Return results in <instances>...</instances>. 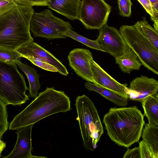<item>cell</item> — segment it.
I'll return each mask as SVG.
<instances>
[{
	"label": "cell",
	"mask_w": 158,
	"mask_h": 158,
	"mask_svg": "<svg viewBox=\"0 0 158 158\" xmlns=\"http://www.w3.org/2000/svg\"><path fill=\"white\" fill-rule=\"evenodd\" d=\"M103 123L112 141L126 148L139 140L145 124L144 115L136 106L110 108Z\"/></svg>",
	"instance_id": "obj_1"
},
{
	"label": "cell",
	"mask_w": 158,
	"mask_h": 158,
	"mask_svg": "<svg viewBox=\"0 0 158 158\" xmlns=\"http://www.w3.org/2000/svg\"><path fill=\"white\" fill-rule=\"evenodd\" d=\"M69 98L64 91L47 87L32 102L15 115L9 126L10 130H18L34 124L47 117L71 110Z\"/></svg>",
	"instance_id": "obj_2"
},
{
	"label": "cell",
	"mask_w": 158,
	"mask_h": 158,
	"mask_svg": "<svg viewBox=\"0 0 158 158\" xmlns=\"http://www.w3.org/2000/svg\"><path fill=\"white\" fill-rule=\"evenodd\" d=\"M34 13L32 7L18 4L0 17V48L15 51L33 41L30 25Z\"/></svg>",
	"instance_id": "obj_3"
},
{
	"label": "cell",
	"mask_w": 158,
	"mask_h": 158,
	"mask_svg": "<svg viewBox=\"0 0 158 158\" xmlns=\"http://www.w3.org/2000/svg\"><path fill=\"white\" fill-rule=\"evenodd\" d=\"M84 147L94 151L104 130L97 109L85 95L77 96L75 104Z\"/></svg>",
	"instance_id": "obj_4"
},
{
	"label": "cell",
	"mask_w": 158,
	"mask_h": 158,
	"mask_svg": "<svg viewBox=\"0 0 158 158\" xmlns=\"http://www.w3.org/2000/svg\"><path fill=\"white\" fill-rule=\"evenodd\" d=\"M29 90L17 65L0 61V99L6 105L21 106L29 99Z\"/></svg>",
	"instance_id": "obj_5"
},
{
	"label": "cell",
	"mask_w": 158,
	"mask_h": 158,
	"mask_svg": "<svg viewBox=\"0 0 158 158\" xmlns=\"http://www.w3.org/2000/svg\"><path fill=\"white\" fill-rule=\"evenodd\" d=\"M119 31L131 49L145 68L158 75V49L134 25H123Z\"/></svg>",
	"instance_id": "obj_6"
},
{
	"label": "cell",
	"mask_w": 158,
	"mask_h": 158,
	"mask_svg": "<svg viewBox=\"0 0 158 158\" xmlns=\"http://www.w3.org/2000/svg\"><path fill=\"white\" fill-rule=\"evenodd\" d=\"M72 28L69 22L56 16L48 9L34 12L30 22V30L34 36L48 39H65L66 37L63 33Z\"/></svg>",
	"instance_id": "obj_7"
},
{
	"label": "cell",
	"mask_w": 158,
	"mask_h": 158,
	"mask_svg": "<svg viewBox=\"0 0 158 158\" xmlns=\"http://www.w3.org/2000/svg\"><path fill=\"white\" fill-rule=\"evenodd\" d=\"M79 20L87 29H100L106 23L111 7L104 0H81Z\"/></svg>",
	"instance_id": "obj_8"
},
{
	"label": "cell",
	"mask_w": 158,
	"mask_h": 158,
	"mask_svg": "<svg viewBox=\"0 0 158 158\" xmlns=\"http://www.w3.org/2000/svg\"><path fill=\"white\" fill-rule=\"evenodd\" d=\"M95 40L103 47L105 52L115 58L122 56L131 50L119 31L106 23L100 29Z\"/></svg>",
	"instance_id": "obj_9"
},
{
	"label": "cell",
	"mask_w": 158,
	"mask_h": 158,
	"mask_svg": "<svg viewBox=\"0 0 158 158\" xmlns=\"http://www.w3.org/2000/svg\"><path fill=\"white\" fill-rule=\"evenodd\" d=\"M69 65L78 76L89 82L96 84L93 78L90 62L93 60L90 51L84 48L72 50L68 55Z\"/></svg>",
	"instance_id": "obj_10"
},
{
	"label": "cell",
	"mask_w": 158,
	"mask_h": 158,
	"mask_svg": "<svg viewBox=\"0 0 158 158\" xmlns=\"http://www.w3.org/2000/svg\"><path fill=\"white\" fill-rule=\"evenodd\" d=\"M16 51L21 57H36L51 64L58 70L63 75L67 76L69 73L65 67L56 58L47 50L33 41L24 44Z\"/></svg>",
	"instance_id": "obj_11"
},
{
	"label": "cell",
	"mask_w": 158,
	"mask_h": 158,
	"mask_svg": "<svg viewBox=\"0 0 158 158\" xmlns=\"http://www.w3.org/2000/svg\"><path fill=\"white\" fill-rule=\"evenodd\" d=\"M126 91L128 99L141 102L148 96L158 93V81L154 78L142 75L130 82Z\"/></svg>",
	"instance_id": "obj_12"
},
{
	"label": "cell",
	"mask_w": 158,
	"mask_h": 158,
	"mask_svg": "<svg viewBox=\"0 0 158 158\" xmlns=\"http://www.w3.org/2000/svg\"><path fill=\"white\" fill-rule=\"evenodd\" d=\"M94 80L96 84L108 89L118 95L129 99L127 84H121L113 78L93 60L90 62Z\"/></svg>",
	"instance_id": "obj_13"
},
{
	"label": "cell",
	"mask_w": 158,
	"mask_h": 158,
	"mask_svg": "<svg viewBox=\"0 0 158 158\" xmlns=\"http://www.w3.org/2000/svg\"><path fill=\"white\" fill-rule=\"evenodd\" d=\"M31 124L19 129L16 133L17 139L15 146L12 151L4 158H45V157L33 155L31 152L32 146L31 135L33 126Z\"/></svg>",
	"instance_id": "obj_14"
},
{
	"label": "cell",
	"mask_w": 158,
	"mask_h": 158,
	"mask_svg": "<svg viewBox=\"0 0 158 158\" xmlns=\"http://www.w3.org/2000/svg\"><path fill=\"white\" fill-rule=\"evenodd\" d=\"M81 0H49L48 7L71 20L78 19Z\"/></svg>",
	"instance_id": "obj_15"
},
{
	"label": "cell",
	"mask_w": 158,
	"mask_h": 158,
	"mask_svg": "<svg viewBox=\"0 0 158 158\" xmlns=\"http://www.w3.org/2000/svg\"><path fill=\"white\" fill-rule=\"evenodd\" d=\"M85 87L90 91H95L116 105L124 107L128 104V99L118 95L112 91L99 85L89 81L85 84Z\"/></svg>",
	"instance_id": "obj_16"
},
{
	"label": "cell",
	"mask_w": 158,
	"mask_h": 158,
	"mask_svg": "<svg viewBox=\"0 0 158 158\" xmlns=\"http://www.w3.org/2000/svg\"><path fill=\"white\" fill-rule=\"evenodd\" d=\"M25 73L28 80L29 87V97L35 98L37 96L38 91L40 88L39 82L40 76L34 68L20 61L16 64Z\"/></svg>",
	"instance_id": "obj_17"
},
{
	"label": "cell",
	"mask_w": 158,
	"mask_h": 158,
	"mask_svg": "<svg viewBox=\"0 0 158 158\" xmlns=\"http://www.w3.org/2000/svg\"><path fill=\"white\" fill-rule=\"evenodd\" d=\"M148 123L158 126V93L149 95L141 102Z\"/></svg>",
	"instance_id": "obj_18"
},
{
	"label": "cell",
	"mask_w": 158,
	"mask_h": 158,
	"mask_svg": "<svg viewBox=\"0 0 158 158\" xmlns=\"http://www.w3.org/2000/svg\"><path fill=\"white\" fill-rule=\"evenodd\" d=\"M115 60L121 70L128 74L134 70H139L143 65L137 55L131 50L122 56L115 58Z\"/></svg>",
	"instance_id": "obj_19"
},
{
	"label": "cell",
	"mask_w": 158,
	"mask_h": 158,
	"mask_svg": "<svg viewBox=\"0 0 158 158\" xmlns=\"http://www.w3.org/2000/svg\"><path fill=\"white\" fill-rule=\"evenodd\" d=\"M143 140L148 145L155 158H158V126L147 123L143 129Z\"/></svg>",
	"instance_id": "obj_20"
},
{
	"label": "cell",
	"mask_w": 158,
	"mask_h": 158,
	"mask_svg": "<svg viewBox=\"0 0 158 158\" xmlns=\"http://www.w3.org/2000/svg\"><path fill=\"white\" fill-rule=\"evenodd\" d=\"M134 26L158 49V31L152 27L145 17L143 20L136 23Z\"/></svg>",
	"instance_id": "obj_21"
},
{
	"label": "cell",
	"mask_w": 158,
	"mask_h": 158,
	"mask_svg": "<svg viewBox=\"0 0 158 158\" xmlns=\"http://www.w3.org/2000/svg\"><path fill=\"white\" fill-rule=\"evenodd\" d=\"M63 34L66 37H69L85 45L90 48L105 52L103 47L96 41L92 40L81 35L71 29H69Z\"/></svg>",
	"instance_id": "obj_22"
},
{
	"label": "cell",
	"mask_w": 158,
	"mask_h": 158,
	"mask_svg": "<svg viewBox=\"0 0 158 158\" xmlns=\"http://www.w3.org/2000/svg\"><path fill=\"white\" fill-rule=\"evenodd\" d=\"M21 57L16 50L0 48V61L16 64L20 61Z\"/></svg>",
	"instance_id": "obj_23"
},
{
	"label": "cell",
	"mask_w": 158,
	"mask_h": 158,
	"mask_svg": "<svg viewBox=\"0 0 158 158\" xmlns=\"http://www.w3.org/2000/svg\"><path fill=\"white\" fill-rule=\"evenodd\" d=\"M6 105L0 99V138L7 130L9 122Z\"/></svg>",
	"instance_id": "obj_24"
},
{
	"label": "cell",
	"mask_w": 158,
	"mask_h": 158,
	"mask_svg": "<svg viewBox=\"0 0 158 158\" xmlns=\"http://www.w3.org/2000/svg\"><path fill=\"white\" fill-rule=\"evenodd\" d=\"M119 14L125 17H129L131 13L132 3L131 0H117Z\"/></svg>",
	"instance_id": "obj_25"
},
{
	"label": "cell",
	"mask_w": 158,
	"mask_h": 158,
	"mask_svg": "<svg viewBox=\"0 0 158 158\" xmlns=\"http://www.w3.org/2000/svg\"><path fill=\"white\" fill-rule=\"evenodd\" d=\"M25 58L29 60L35 65L45 70L58 72V70L55 67L39 58L31 57H26Z\"/></svg>",
	"instance_id": "obj_26"
},
{
	"label": "cell",
	"mask_w": 158,
	"mask_h": 158,
	"mask_svg": "<svg viewBox=\"0 0 158 158\" xmlns=\"http://www.w3.org/2000/svg\"><path fill=\"white\" fill-rule=\"evenodd\" d=\"M15 0H0V17L18 5Z\"/></svg>",
	"instance_id": "obj_27"
},
{
	"label": "cell",
	"mask_w": 158,
	"mask_h": 158,
	"mask_svg": "<svg viewBox=\"0 0 158 158\" xmlns=\"http://www.w3.org/2000/svg\"><path fill=\"white\" fill-rule=\"evenodd\" d=\"M140 158H155L149 148L143 140L139 143Z\"/></svg>",
	"instance_id": "obj_28"
},
{
	"label": "cell",
	"mask_w": 158,
	"mask_h": 158,
	"mask_svg": "<svg viewBox=\"0 0 158 158\" xmlns=\"http://www.w3.org/2000/svg\"><path fill=\"white\" fill-rule=\"evenodd\" d=\"M18 4L23 5L33 6H45L47 4L49 0H15Z\"/></svg>",
	"instance_id": "obj_29"
},
{
	"label": "cell",
	"mask_w": 158,
	"mask_h": 158,
	"mask_svg": "<svg viewBox=\"0 0 158 158\" xmlns=\"http://www.w3.org/2000/svg\"><path fill=\"white\" fill-rule=\"evenodd\" d=\"M149 0L153 13V16L151 19L154 22V28L158 31V0Z\"/></svg>",
	"instance_id": "obj_30"
},
{
	"label": "cell",
	"mask_w": 158,
	"mask_h": 158,
	"mask_svg": "<svg viewBox=\"0 0 158 158\" xmlns=\"http://www.w3.org/2000/svg\"><path fill=\"white\" fill-rule=\"evenodd\" d=\"M123 158H140L139 147H135L132 149H128Z\"/></svg>",
	"instance_id": "obj_31"
},
{
	"label": "cell",
	"mask_w": 158,
	"mask_h": 158,
	"mask_svg": "<svg viewBox=\"0 0 158 158\" xmlns=\"http://www.w3.org/2000/svg\"><path fill=\"white\" fill-rule=\"evenodd\" d=\"M147 12L150 15L151 18L153 16V13L151 4L149 0H138Z\"/></svg>",
	"instance_id": "obj_32"
},
{
	"label": "cell",
	"mask_w": 158,
	"mask_h": 158,
	"mask_svg": "<svg viewBox=\"0 0 158 158\" xmlns=\"http://www.w3.org/2000/svg\"><path fill=\"white\" fill-rule=\"evenodd\" d=\"M0 138V157H1V153L6 146V143L3 141Z\"/></svg>",
	"instance_id": "obj_33"
}]
</instances>
